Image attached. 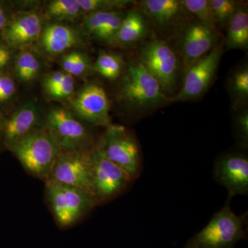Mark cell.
<instances>
[{"instance_id":"5bb4252c","label":"cell","mask_w":248,"mask_h":248,"mask_svg":"<svg viewBox=\"0 0 248 248\" xmlns=\"http://www.w3.org/2000/svg\"><path fill=\"white\" fill-rule=\"evenodd\" d=\"M138 10L156 30L164 33L182 29L190 14L181 0H143L138 3Z\"/></svg>"},{"instance_id":"e575fe53","label":"cell","mask_w":248,"mask_h":248,"mask_svg":"<svg viewBox=\"0 0 248 248\" xmlns=\"http://www.w3.org/2000/svg\"><path fill=\"white\" fill-rule=\"evenodd\" d=\"M4 115L0 112V138H1V130H2L3 122H4Z\"/></svg>"},{"instance_id":"4fadbf2b","label":"cell","mask_w":248,"mask_h":248,"mask_svg":"<svg viewBox=\"0 0 248 248\" xmlns=\"http://www.w3.org/2000/svg\"><path fill=\"white\" fill-rule=\"evenodd\" d=\"M218 38V30L200 21L186 23L179 40L184 72L217 46Z\"/></svg>"},{"instance_id":"7c38bea8","label":"cell","mask_w":248,"mask_h":248,"mask_svg":"<svg viewBox=\"0 0 248 248\" xmlns=\"http://www.w3.org/2000/svg\"><path fill=\"white\" fill-rule=\"evenodd\" d=\"M214 179L226 187L228 199L248 196V156L244 152L233 151L220 155L213 168Z\"/></svg>"},{"instance_id":"3957f363","label":"cell","mask_w":248,"mask_h":248,"mask_svg":"<svg viewBox=\"0 0 248 248\" xmlns=\"http://www.w3.org/2000/svg\"><path fill=\"white\" fill-rule=\"evenodd\" d=\"M45 185L49 208L62 229L73 227L99 205L94 195L83 189L50 180Z\"/></svg>"},{"instance_id":"2e32d148","label":"cell","mask_w":248,"mask_h":248,"mask_svg":"<svg viewBox=\"0 0 248 248\" xmlns=\"http://www.w3.org/2000/svg\"><path fill=\"white\" fill-rule=\"evenodd\" d=\"M43 124L35 104L28 103L7 117L4 115L0 142L10 151L23 138L35 129L43 127Z\"/></svg>"},{"instance_id":"277c9868","label":"cell","mask_w":248,"mask_h":248,"mask_svg":"<svg viewBox=\"0 0 248 248\" xmlns=\"http://www.w3.org/2000/svg\"><path fill=\"white\" fill-rule=\"evenodd\" d=\"M120 97L130 109L152 110L170 102L157 80L140 61L129 65L120 89Z\"/></svg>"},{"instance_id":"6da1fadb","label":"cell","mask_w":248,"mask_h":248,"mask_svg":"<svg viewBox=\"0 0 248 248\" xmlns=\"http://www.w3.org/2000/svg\"><path fill=\"white\" fill-rule=\"evenodd\" d=\"M231 202L228 199L206 226L189 239L184 248H234L236 243L247 239L248 213L236 215L232 210Z\"/></svg>"},{"instance_id":"7402d4cb","label":"cell","mask_w":248,"mask_h":248,"mask_svg":"<svg viewBox=\"0 0 248 248\" xmlns=\"http://www.w3.org/2000/svg\"><path fill=\"white\" fill-rule=\"evenodd\" d=\"M229 90L233 107L235 110H240L248 99V66L241 67L233 73L229 81Z\"/></svg>"},{"instance_id":"836d02e7","label":"cell","mask_w":248,"mask_h":248,"mask_svg":"<svg viewBox=\"0 0 248 248\" xmlns=\"http://www.w3.org/2000/svg\"><path fill=\"white\" fill-rule=\"evenodd\" d=\"M13 14L14 12L9 3L0 1V37Z\"/></svg>"},{"instance_id":"484cf974","label":"cell","mask_w":248,"mask_h":248,"mask_svg":"<svg viewBox=\"0 0 248 248\" xmlns=\"http://www.w3.org/2000/svg\"><path fill=\"white\" fill-rule=\"evenodd\" d=\"M63 71L73 77H79L85 74L90 68L89 58L84 54L78 51L67 53L62 60Z\"/></svg>"},{"instance_id":"44dd1931","label":"cell","mask_w":248,"mask_h":248,"mask_svg":"<svg viewBox=\"0 0 248 248\" xmlns=\"http://www.w3.org/2000/svg\"><path fill=\"white\" fill-rule=\"evenodd\" d=\"M124 68L122 57L109 52H99L93 69L107 79L115 80L120 78Z\"/></svg>"},{"instance_id":"cb8c5ba5","label":"cell","mask_w":248,"mask_h":248,"mask_svg":"<svg viewBox=\"0 0 248 248\" xmlns=\"http://www.w3.org/2000/svg\"><path fill=\"white\" fill-rule=\"evenodd\" d=\"M81 11L86 14L119 11L135 4L130 0H78Z\"/></svg>"},{"instance_id":"d6986e66","label":"cell","mask_w":248,"mask_h":248,"mask_svg":"<svg viewBox=\"0 0 248 248\" xmlns=\"http://www.w3.org/2000/svg\"><path fill=\"white\" fill-rule=\"evenodd\" d=\"M225 46L227 50L248 48V10L245 3H238L228 24Z\"/></svg>"},{"instance_id":"9a60e30c","label":"cell","mask_w":248,"mask_h":248,"mask_svg":"<svg viewBox=\"0 0 248 248\" xmlns=\"http://www.w3.org/2000/svg\"><path fill=\"white\" fill-rule=\"evenodd\" d=\"M43 29V19L37 12L14 13L1 38L13 50H22L40 40Z\"/></svg>"},{"instance_id":"e0dca14e","label":"cell","mask_w":248,"mask_h":248,"mask_svg":"<svg viewBox=\"0 0 248 248\" xmlns=\"http://www.w3.org/2000/svg\"><path fill=\"white\" fill-rule=\"evenodd\" d=\"M42 49L50 55H58L81 42L79 33L73 28L60 24L44 27L40 37Z\"/></svg>"},{"instance_id":"4dcf8cb0","label":"cell","mask_w":248,"mask_h":248,"mask_svg":"<svg viewBox=\"0 0 248 248\" xmlns=\"http://www.w3.org/2000/svg\"><path fill=\"white\" fill-rule=\"evenodd\" d=\"M76 87L74 77L66 73L64 79L56 89L48 93L49 97L55 99H68L73 94Z\"/></svg>"},{"instance_id":"7a4b0ae2","label":"cell","mask_w":248,"mask_h":248,"mask_svg":"<svg viewBox=\"0 0 248 248\" xmlns=\"http://www.w3.org/2000/svg\"><path fill=\"white\" fill-rule=\"evenodd\" d=\"M29 174L48 180L61 150L44 127L35 129L14 145L10 151Z\"/></svg>"},{"instance_id":"ba28073f","label":"cell","mask_w":248,"mask_h":248,"mask_svg":"<svg viewBox=\"0 0 248 248\" xmlns=\"http://www.w3.org/2000/svg\"><path fill=\"white\" fill-rule=\"evenodd\" d=\"M91 159L93 194L99 205L114 200L134 182L128 173L106 157L97 146L93 150Z\"/></svg>"},{"instance_id":"d4e9b609","label":"cell","mask_w":248,"mask_h":248,"mask_svg":"<svg viewBox=\"0 0 248 248\" xmlns=\"http://www.w3.org/2000/svg\"><path fill=\"white\" fill-rule=\"evenodd\" d=\"M189 14L194 15L198 21L208 27L217 29L210 0H181Z\"/></svg>"},{"instance_id":"5b68a950","label":"cell","mask_w":248,"mask_h":248,"mask_svg":"<svg viewBox=\"0 0 248 248\" xmlns=\"http://www.w3.org/2000/svg\"><path fill=\"white\" fill-rule=\"evenodd\" d=\"M43 127L55 139L61 152L91 151L97 145L86 123L63 108L50 109L44 119Z\"/></svg>"},{"instance_id":"f1b7e54d","label":"cell","mask_w":248,"mask_h":248,"mask_svg":"<svg viewBox=\"0 0 248 248\" xmlns=\"http://www.w3.org/2000/svg\"><path fill=\"white\" fill-rule=\"evenodd\" d=\"M234 130L240 145L246 148L248 143V110L241 108L234 117Z\"/></svg>"},{"instance_id":"83f0119b","label":"cell","mask_w":248,"mask_h":248,"mask_svg":"<svg viewBox=\"0 0 248 248\" xmlns=\"http://www.w3.org/2000/svg\"><path fill=\"white\" fill-rule=\"evenodd\" d=\"M119 11L108 12H96L89 14L85 17L83 22V28L86 33L94 39L103 28L107 26Z\"/></svg>"},{"instance_id":"8fae6325","label":"cell","mask_w":248,"mask_h":248,"mask_svg":"<svg viewBox=\"0 0 248 248\" xmlns=\"http://www.w3.org/2000/svg\"><path fill=\"white\" fill-rule=\"evenodd\" d=\"M75 115L84 123L107 128L110 125V100L102 86L89 84L71 99Z\"/></svg>"},{"instance_id":"30bf717a","label":"cell","mask_w":248,"mask_h":248,"mask_svg":"<svg viewBox=\"0 0 248 248\" xmlns=\"http://www.w3.org/2000/svg\"><path fill=\"white\" fill-rule=\"evenodd\" d=\"M93 150L61 152L48 180L83 189L93 195L91 159Z\"/></svg>"},{"instance_id":"f546056e","label":"cell","mask_w":248,"mask_h":248,"mask_svg":"<svg viewBox=\"0 0 248 248\" xmlns=\"http://www.w3.org/2000/svg\"><path fill=\"white\" fill-rule=\"evenodd\" d=\"M16 93V84L9 73H0V107L9 104Z\"/></svg>"},{"instance_id":"4316f807","label":"cell","mask_w":248,"mask_h":248,"mask_svg":"<svg viewBox=\"0 0 248 248\" xmlns=\"http://www.w3.org/2000/svg\"><path fill=\"white\" fill-rule=\"evenodd\" d=\"M217 27H228L238 3L234 0H210Z\"/></svg>"},{"instance_id":"8992f818","label":"cell","mask_w":248,"mask_h":248,"mask_svg":"<svg viewBox=\"0 0 248 248\" xmlns=\"http://www.w3.org/2000/svg\"><path fill=\"white\" fill-rule=\"evenodd\" d=\"M102 154L136 180L142 172L141 149L136 137L121 125L108 126L96 145Z\"/></svg>"},{"instance_id":"52a82bcc","label":"cell","mask_w":248,"mask_h":248,"mask_svg":"<svg viewBox=\"0 0 248 248\" xmlns=\"http://www.w3.org/2000/svg\"><path fill=\"white\" fill-rule=\"evenodd\" d=\"M140 61L157 80L166 94L177 88L179 61L175 52L161 39L148 41L140 49Z\"/></svg>"},{"instance_id":"9c48e42d","label":"cell","mask_w":248,"mask_h":248,"mask_svg":"<svg viewBox=\"0 0 248 248\" xmlns=\"http://www.w3.org/2000/svg\"><path fill=\"white\" fill-rule=\"evenodd\" d=\"M223 53V44H218L205 57L187 68L182 89L175 95L170 97V102H187L202 97L213 84Z\"/></svg>"},{"instance_id":"ac0fdd59","label":"cell","mask_w":248,"mask_h":248,"mask_svg":"<svg viewBox=\"0 0 248 248\" xmlns=\"http://www.w3.org/2000/svg\"><path fill=\"white\" fill-rule=\"evenodd\" d=\"M149 32V23L138 9L125 14L120 29L110 45L117 46H130L144 40Z\"/></svg>"},{"instance_id":"1f68e13d","label":"cell","mask_w":248,"mask_h":248,"mask_svg":"<svg viewBox=\"0 0 248 248\" xmlns=\"http://www.w3.org/2000/svg\"><path fill=\"white\" fill-rule=\"evenodd\" d=\"M13 50L0 37V73H9L14 60Z\"/></svg>"},{"instance_id":"d6a6232c","label":"cell","mask_w":248,"mask_h":248,"mask_svg":"<svg viewBox=\"0 0 248 248\" xmlns=\"http://www.w3.org/2000/svg\"><path fill=\"white\" fill-rule=\"evenodd\" d=\"M66 75V73L64 71H55L47 75L43 81V87L45 92L48 94L56 89L59 85L61 84Z\"/></svg>"},{"instance_id":"ffe728a7","label":"cell","mask_w":248,"mask_h":248,"mask_svg":"<svg viewBox=\"0 0 248 248\" xmlns=\"http://www.w3.org/2000/svg\"><path fill=\"white\" fill-rule=\"evenodd\" d=\"M40 60L31 50H21L14 59L15 77L21 82H30L35 79L40 73Z\"/></svg>"},{"instance_id":"603a6c76","label":"cell","mask_w":248,"mask_h":248,"mask_svg":"<svg viewBox=\"0 0 248 248\" xmlns=\"http://www.w3.org/2000/svg\"><path fill=\"white\" fill-rule=\"evenodd\" d=\"M82 14L78 0H54L46 9L47 17L56 21L74 20Z\"/></svg>"}]
</instances>
